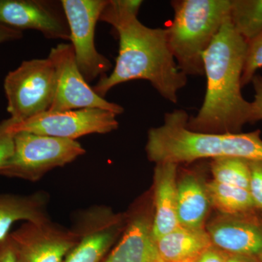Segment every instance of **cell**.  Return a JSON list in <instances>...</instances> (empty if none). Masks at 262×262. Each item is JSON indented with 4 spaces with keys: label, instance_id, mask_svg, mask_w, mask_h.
Here are the masks:
<instances>
[{
    "label": "cell",
    "instance_id": "cell-1",
    "mask_svg": "<svg viewBox=\"0 0 262 262\" xmlns=\"http://www.w3.org/2000/svg\"><path fill=\"white\" fill-rule=\"evenodd\" d=\"M143 2L108 0L100 20L113 26L120 42L116 64L100 78L95 92L104 97L112 89L130 80L149 81L164 98L173 103L187 83L169 47L166 29L149 28L137 18Z\"/></svg>",
    "mask_w": 262,
    "mask_h": 262
},
{
    "label": "cell",
    "instance_id": "cell-2",
    "mask_svg": "<svg viewBox=\"0 0 262 262\" xmlns=\"http://www.w3.org/2000/svg\"><path fill=\"white\" fill-rule=\"evenodd\" d=\"M247 46L227 19L203 55L206 94L196 116L188 120L189 130L234 134L249 122L251 102L241 93Z\"/></svg>",
    "mask_w": 262,
    "mask_h": 262
},
{
    "label": "cell",
    "instance_id": "cell-3",
    "mask_svg": "<svg viewBox=\"0 0 262 262\" xmlns=\"http://www.w3.org/2000/svg\"><path fill=\"white\" fill-rule=\"evenodd\" d=\"M189 118L184 110H173L165 114L161 126L150 129L146 145L150 161L179 164L222 158L262 160L259 130L234 134L196 132L188 128Z\"/></svg>",
    "mask_w": 262,
    "mask_h": 262
},
{
    "label": "cell",
    "instance_id": "cell-4",
    "mask_svg": "<svg viewBox=\"0 0 262 262\" xmlns=\"http://www.w3.org/2000/svg\"><path fill=\"white\" fill-rule=\"evenodd\" d=\"M166 29L169 47L186 75H204L203 55L229 18L230 0H176Z\"/></svg>",
    "mask_w": 262,
    "mask_h": 262
},
{
    "label": "cell",
    "instance_id": "cell-5",
    "mask_svg": "<svg viewBox=\"0 0 262 262\" xmlns=\"http://www.w3.org/2000/svg\"><path fill=\"white\" fill-rule=\"evenodd\" d=\"M13 141V153L0 168V175L29 182L40 180L86 152L78 141L32 133H16Z\"/></svg>",
    "mask_w": 262,
    "mask_h": 262
},
{
    "label": "cell",
    "instance_id": "cell-6",
    "mask_svg": "<svg viewBox=\"0 0 262 262\" xmlns=\"http://www.w3.org/2000/svg\"><path fill=\"white\" fill-rule=\"evenodd\" d=\"M56 83V69L49 58L22 62L5 79L10 117L20 122L49 111Z\"/></svg>",
    "mask_w": 262,
    "mask_h": 262
},
{
    "label": "cell",
    "instance_id": "cell-7",
    "mask_svg": "<svg viewBox=\"0 0 262 262\" xmlns=\"http://www.w3.org/2000/svg\"><path fill=\"white\" fill-rule=\"evenodd\" d=\"M70 31V41L81 74L88 82L106 75L113 65L98 53L95 30L108 0H62Z\"/></svg>",
    "mask_w": 262,
    "mask_h": 262
},
{
    "label": "cell",
    "instance_id": "cell-8",
    "mask_svg": "<svg viewBox=\"0 0 262 262\" xmlns=\"http://www.w3.org/2000/svg\"><path fill=\"white\" fill-rule=\"evenodd\" d=\"M116 114L101 108H84L66 112H46L24 121L12 118L11 134L28 132L77 141L89 134H105L119 126Z\"/></svg>",
    "mask_w": 262,
    "mask_h": 262
},
{
    "label": "cell",
    "instance_id": "cell-9",
    "mask_svg": "<svg viewBox=\"0 0 262 262\" xmlns=\"http://www.w3.org/2000/svg\"><path fill=\"white\" fill-rule=\"evenodd\" d=\"M48 58L56 72V91L50 112H66L84 108H101L117 115L124 110L95 92L81 74L72 44L61 43L52 48Z\"/></svg>",
    "mask_w": 262,
    "mask_h": 262
},
{
    "label": "cell",
    "instance_id": "cell-10",
    "mask_svg": "<svg viewBox=\"0 0 262 262\" xmlns=\"http://www.w3.org/2000/svg\"><path fill=\"white\" fill-rule=\"evenodd\" d=\"M125 217L104 206H93L75 213L72 231L78 243L64 262H101L124 231Z\"/></svg>",
    "mask_w": 262,
    "mask_h": 262
},
{
    "label": "cell",
    "instance_id": "cell-11",
    "mask_svg": "<svg viewBox=\"0 0 262 262\" xmlns=\"http://www.w3.org/2000/svg\"><path fill=\"white\" fill-rule=\"evenodd\" d=\"M9 237L18 262H64L78 243L72 229L53 223L27 222Z\"/></svg>",
    "mask_w": 262,
    "mask_h": 262
},
{
    "label": "cell",
    "instance_id": "cell-12",
    "mask_svg": "<svg viewBox=\"0 0 262 262\" xmlns=\"http://www.w3.org/2000/svg\"><path fill=\"white\" fill-rule=\"evenodd\" d=\"M0 24L21 31L33 29L50 39L70 41L61 1L0 0Z\"/></svg>",
    "mask_w": 262,
    "mask_h": 262
},
{
    "label": "cell",
    "instance_id": "cell-13",
    "mask_svg": "<svg viewBox=\"0 0 262 262\" xmlns=\"http://www.w3.org/2000/svg\"><path fill=\"white\" fill-rule=\"evenodd\" d=\"M251 214L229 215L208 226L213 246L229 254L262 261V223Z\"/></svg>",
    "mask_w": 262,
    "mask_h": 262
},
{
    "label": "cell",
    "instance_id": "cell-14",
    "mask_svg": "<svg viewBox=\"0 0 262 262\" xmlns=\"http://www.w3.org/2000/svg\"><path fill=\"white\" fill-rule=\"evenodd\" d=\"M121 241L103 262H164L152 234V220L137 208L127 219Z\"/></svg>",
    "mask_w": 262,
    "mask_h": 262
},
{
    "label": "cell",
    "instance_id": "cell-15",
    "mask_svg": "<svg viewBox=\"0 0 262 262\" xmlns=\"http://www.w3.org/2000/svg\"><path fill=\"white\" fill-rule=\"evenodd\" d=\"M178 164L157 163L154 177V215L152 234L155 241L179 227L177 218V173Z\"/></svg>",
    "mask_w": 262,
    "mask_h": 262
},
{
    "label": "cell",
    "instance_id": "cell-16",
    "mask_svg": "<svg viewBox=\"0 0 262 262\" xmlns=\"http://www.w3.org/2000/svg\"><path fill=\"white\" fill-rule=\"evenodd\" d=\"M48 202L49 196L43 191L30 194H0V241L9 235L12 226L18 221L49 220Z\"/></svg>",
    "mask_w": 262,
    "mask_h": 262
},
{
    "label": "cell",
    "instance_id": "cell-17",
    "mask_svg": "<svg viewBox=\"0 0 262 262\" xmlns=\"http://www.w3.org/2000/svg\"><path fill=\"white\" fill-rule=\"evenodd\" d=\"M155 243L164 262H196L213 246L204 228L191 229L182 226L156 239Z\"/></svg>",
    "mask_w": 262,
    "mask_h": 262
},
{
    "label": "cell",
    "instance_id": "cell-18",
    "mask_svg": "<svg viewBox=\"0 0 262 262\" xmlns=\"http://www.w3.org/2000/svg\"><path fill=\"white\" fill-rule=\"evenodd\" d=\"M210 203L206 186L192 173L183 176L177 182V218L179 226L203 228Z\"/></svg>",
    "mask_w": 262,
    "mask_h": 262
},
{
    "label": "cell",
    "instance_id": "cell-19",
    "mask_svg": "<svg viewBox=\"0 0 262 262\" xmlns=\"http://www.w3.org/2000/svg\"><path fill=\"white\" fill-rule=\"evenodd\" d=\"M205 186L210 203L225 214H250L256 209L248 189L221 184L214 180Z\"/></svg>",
    "mask_w": 262,
    "mask_h": 262
},
{
    "label": "cell",
    "instance_id": "cell-20",
    "mask_svg": "<svg viewBox=\"0 0 262 262\" xmlns=\"http://www.w3.org/2000/svg\"><path fill=\"white\" fill-rule=\"evenodd\" d=\"M229 20L246 42L262 32V0H230Z\"/></svg>",
    "mask_w": 262,
    "mask_h": 262
},
{
    "label": "cell",
    "instance_id": "cell-21",
    "mask_svg": "<svg viewBox=\"0 0 262 262\" xmlns=\"http://www.w3.org/2000/svg\"><path fill=\"white\" fill-rule=\"evenodd\" d=\"M211 170L215 182L248 190L251 176L249 160L239 158H216L212 160Z\"/></svg>",
    "mask_w": 262,
    "mask_h": 262
},
{
    "label": "cell",
    "instance_id": "cell-22",
    "mask_svg": "<svg viewBox=\"0 0 262 262\" xmlns=\"http://www.w3.org/2000/svg\"><path fill=\"white\" fill-rule=\"evenodd\" d=\"M262 68V32L252 40L248 42L244 72L241 84L242 87L252 81L256 71Z\"/></svg>",
    "mask_w": 262,
    "mask_h": 262
},
{
    "label": "cell",
    "instance_id": "cell-23",
    "mask_svg": "<svg viewBox=\"0 0 262 262\" xmlns=\"http://www.w3.org/2000/svg\"><path fill=\"white\" fill-rule=\"evenodd\" d=\"M250 162L249 191L256 209L262 211V160Z\"/></svg>",
    "mask_w": 262,
    "mask_h": 262
},
{
    "label": "cell",
    "instance_id": "cell-24",
    "mask_svg": "<svg viewBox=\"0 0 262 262\" xmlns=\"http://www.w3.org/2000/svg\"><path fill=\"white\" fill-rule=\"evenodd\" d=\"M12 118L0 122V168L9 159L13 151L14 134L8 130Z\"/></svg>",
    "mask_w": 262,
    "mask_h": 262
},
{
    "label": "cell",
    "instance_id": "cell-25",
    "mask_svg": "<svg viewBox=\"0 0 262 262\" xmlns=\"http://www.w3.org/2000/svg\"><path fill=\"white\" fill-rule=\"evenodd\" d=\"M253 89L255 91L254 100L251 102V114L249 122L253 123L262 120V77L256 75L253 77Z\"/></svg>",
    "mask_w": 262,
    "mask_h": 262
},
{
    "label": "cell",
    "instance_id": "cell-26",
    "mask_svg": "<svg viewBox=\"0 0 262 262\" xmlns=\"http://www.w3.org/2000/svg\"><path fill=\"white\" fill-rule=\"evenodd\" d=\"M228 255L229 253L212 246L198 258L196 262H225Z\"/></svg>",
    "mask_w": 262,
    "mask_h": 262
},
{
    "label": "cell",
    "instance_id": "cell-27",
    "mask_svg": "<svg viewBox=\"0 0 262 262\" xmlns=\"http://www.w3.org/2000/svg\"><path fill=\"white\" fill-rule=\"evenodd\" d=\"M0 262H18L9 235L0 241Z\"/></svg>",
    "mask_w": 262,
    "mask_h": 262
},
{
    "label": "cell",
    "instance_id": "cell-28",
    "mask_svg": "<svg viewBox=\"0 0 262 262\" xmlns=\"http://www.w3.org/2000/svg\"><path fill=\"white\" fill-rule=\"evenodd\" d=\"M23 37L21 31L16 30L0 24V45L10 41L18 40Z\"/></svg>",
    "mask_w": 262,
    "mask_h": 262
},
{
    "label": "cell",
    "instance_id": "cell-29",
    "mask_svg": "<svg viewBox=\"0 0 262 262\" xmlns=\"http://www.w3.org/2000/svg\"><path fill=\"white\" fill-rule=\"evenodd\" d=\"M225 262H258L253 258L246 257V256H239V255L229 254L227 256Z\"/></svg>",
    "mask_w": 262,
    "mask_h": 262
}]
</instances>
